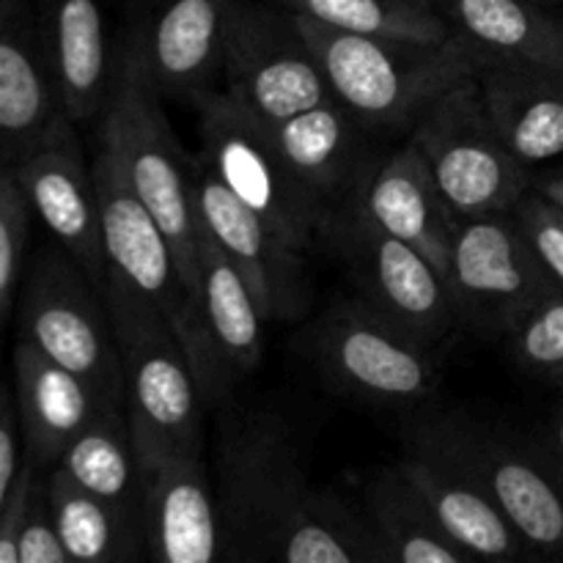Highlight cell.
Listing matches in <instances>:
<instances>
[{"instance_id": "277c9868", "label": "cell", "mask_w": 563, "mask_h": 563, "mask_svg": "<svg viewBox=\"0 0 563 563\" xmlns=\"http://www.w3.org/2000/svg\"><path fill=\"white\" fill-rule=\"evenodd\" d=\"M93 179H97L108 275L130 286L135 295H141L163 313L196 368L207 410L218 407L234 379L229 377L223 361L209 341L201 308L181 275L168 236L135 196L119 159L102 141L93 157Z\"/></svg>"}, {"instance_id": "d590c367", "label": "cell", "mask_w": 563, "mask_h": 563, "mask_svg": "<svg viewBox=\"0 0 563 563\" xmlns=\"http://www.w3.org/2000/svg\"><path fill=\"white\" fill-rule=\"evenodd\" d=\"M20 416H16V401L9 385L0 383V509L9 500L11 487L20 473Z\"/></svg>"}, {"instance_id": "4fadbf2b", "label": "cell", "mask_w": 563, "mask_h": 563, "mask_svg": "<svg viewBox=\"0 0 563 563\" xmlns=\"http://www.w3.org/2000/svg\"><path fill=\"white\" fill-rule=\"evenodd\" d=\"M533 559L563 561V476L533 440L506 438L462 412L434 416Z\"/></svg>"}, {"instance_id": "cb8c5ba5", "label": "cell", "mask_w": 563, "mask_h": 563, "mask_svg": "<svg viewBox=\"0 0 563 563\" xmlns=\"http://www.w3.org/2000/svg\"><path fill=\"white\" fill-rule=\"evenodd\" d=\"M366 132V126L335 97L273 126L275 143L291 174L330 212L335 203L350 201L363 170L368 168L363 163Z\"/></svg>"}, {"instance_id": "6da1fadb", "label": "cell", "mask_w": 563, "mask_h": 563, "mask_svg": "<svg viewBox=\"0 0 563 563\" xmlns=\"http://www.w3.org/2000/svg\"><path fill=\"white\" fill-rule=\"evenodd\" d=\"M124 374V410L141 471L203 456V401L196 368L163 313L108 275L102 286Z\"/></svg>"}, {"instance_id": "8fae6325", "label": "cell", "mask_w": 563, "mask_h": 563, "mask_svg": "<svg viewBox=\"0 0 563 563\" xmlns=\"http://www.w3.org/2000/svg\"><path fill=\"white\" fill-rule=\"evenodd\" d=\"M313 355L339 388L383 405H418L440 379L432 346L379 317L361 297L324 313L313 333Z\"/></svg>"}, {"instance_id": "7c38bea8", "label": "cell", "mask_w": 563, "mask_h": 563, "mask_svg": "<svg viewBox=\"0 0 563 563\" xmlns=\"http://www.w3.org/2000/svg\"><path fill=\"white\" fill-rule=\"evenodd\" d=\"M234 0H130L124 55L163 99L196 104L218 91Z\"/></svg>"}, {"instance_id": "ffe728a7", "label": "cell", "mask_w": 563, "mask_h": 563, "mask_svg": "<svg viewBox=\"0 0 563 563\" xmlns=\"http://www.w3.org/2000/svg\"><path fill=\"white\" fill-rule=\"evenodd\" d=\"M58 113L36 9L0 0V159L14 165Z\"/></svg>"}, {"instance_id": "1f68e13d", "label": "cell", "mask_w": 563, "mask_h": 563, "mask_svg": "<svg viewBox=\"0 0 563 563\" xmlns=\"http://www.w3.org/2000/svg\"><path fill=\"white\" fill-rule=\"evenodd\" d=\"M31 203L11 163L0 159V322H9L22 278Z\"/></svg>"}, {"instance_id": "484cf974", "label": "cell", "mask_w": 563, "mask_h": 563, "mask_svg": "<svg viewBox=\"0 0 563 563\" xmlns=\"http://www.w3.org/2000/svg\"><path fill=\"white\" fill-rule=\"evenodd\" d=\"M198 306L209 341L229 377L240 379L256 372L264 357L267 317L240 269L229 262L207 229L198 242Z\"/></svg>"}, {"instance_id": "ba28073f", "label": "cell", "mask_w": 563, "mask_h": 563, "mask_svg": "<svg viewBox=\"0 0 563 563\" xmlns=\"http://www.w3.org/2000/svg\"><path fill=\"white\" fill-rule=\"evenodd\" d=\"M20 339L80 374L104 401L124 405V374L108 306L58 242L38 253L22 286Z\"/></svg>"}, {"instance_id": "e0dca14e", "label": "cell", "mask_w": 563, "mask_h": 563, "mask_svg": "<svg viewBox=\"0 0 563 563\" xmlns=\"http://www.w3.org/2000/svg\"><path fill=\"white\" fill-rule=\"evenodd\" d=\"M396 465L416 484L443 531L473 561L533 559L473 467L449 443L434 416L421 418L407 429L405 454Z\"/></svg>"}, {"instance_id": "e575fe53", "label": "cell", "mask_w": 563, "mask_h": 563, "mask_svg": "<svg viewBox=\"0 0 563 563\" xmlns=\"http://www.w3.org/2000/svg\"><path fill=\"white\" fill-rule=\"evenodd\" d=\"M38 471L42 467L33 460L22 462L14 487L9 493V500L0 509V563H20L22 526H25L27 509H31L33 489H36V482L42 478Z\"/></svg>"}, {"instance_id": "ab89813d", "label": "cell", "mask_w": 563, "mask_h": 563, "mask_svg": "<svg viewBox=\"0 0 563 563\" xmlns=\"http://www.w3.org/2000/svg\"><path fill=\"white\" fill-rule=\"evenodd\" d=\"M0 333H3V322H0Z\"/></svg>"}, {"instance_id": "3957f363", "label": "cell", "mask_w": 563, "mask_h": 563, "mask_svg": "<svg viewBox=\"0 0 563 563\" xmlns=\"http://www.w3.org/2000/svg\"><path fill=\"white\" fill-rule=\"evenodd\" d=\"M214 493L225 563H280L289 537L322 498L289 429L267 412L223 423Z\"/></svg>"}, {"instance_id": "9a60e30c", "label": "cell", "mask_w": 563, "mask_h": 563, "mask_svg": "<svg viewBox=\"0 0 563 563\" xmlns=\"http://www.w3.org/2000/svg\"><path fill=\"white\" fill-rule=\"evenodd\" d=\"M192 187L201 225L240 269L267 322H297L311 302L306 251L236 201L201 154L192 157Z\"/></svg>"}, {"instance_id": "44dd1931", "label": "cell", "mask_w": 563, "mask_h": 563, "mask_svg": "<svg viewBox=\"0 0 563 563\" xmlns=\"http://www.w3.org/2000/svg\"><path fill=\"white\" fill-rule=\"evenodd\" d=\"M36 16L60 110L77 126L99 119L115 75L99 0H36Z\"/></svg>"}, {"instance_id": "836d02e7", "label": "cell", "mask_w": 563, "mask_h": 563, "mask_svg": "<svg viewBox=\"0 0 563 563\" xmlns=\"http://www.w3.org/2000/svg\"><path fill=\"white\" fill-rule=\"evenodd\" d=\"M20 563H69V555L60 544L58 528L53 522V511H49L47 489H44L42 478L33 489L31 509H27L25 526H22Z\"/></svg>"}, {"instance_id": "d6986e66", "label": "cell", "mask_w": 563, "mask_h": 563, "mask_svg": "<svg viewBox=\"0 0 563 563\" xmlns=\"http://www.w3.org/2000/svg\"><path fill=\"white\" fill-rule=\"evenodd\" d=\"M346 209L421 251L445 275L451 240L460 220L440 196L416 143L410 141L399 152L383 157L374 168L368 165L352 190Z\"/></svg>"}, {"instance_id": "7402d4cb", "label": "cell", "mask_w": 563, "mask_h": 563, "mask_svg": "<svg viewBox=\"0 0 563 563\" xmlns=\"http://www.w3.org/2000/svg\"><path fill=\"white\" fill-rule=\"evenodd\" d=\"M11 366L27 460L38 467L58 465L66 445L113 401H104L80 374L55 363L25 339H16Z\"/></svg>"}, {"instance_id": "d4e9b609", "label": "cell", "mask_w": 563, "mask_h": 563, "mask_svg": "<svg viewBox=\"0 0 563 563\" xmlns=\"http://www.w3.org/2000/svg\"><path fill=\"white\" fill-rule=\"evenodd\" d=\"M451 33L482 60L563 71V20L537 0H434Z\"/></svg>"}, {"instance_id": "ac0fdd59", "label": "cell", "mask_w": 563, "mask_h": 563, "mask_svg": "<svg viewBox=\"0 0 563 563\" xmlns=\"http://www.w3.org/2000/svg\"><path fill=\"white\" fill-rule=\"evenodd\" d=\"M143 544L159 563H225L223 517L203 456L141 471Z\"/></svg>"}, {"instance_id": "7a4b0ae2", "label": "cell", "mask_w": 563, "mask_h": 563, "mask_svg": "<svg viewBox=\"0 0 563 563\" xmlns=\"http://www.w3.org/2000/svg\"><path fill=\"white\" fill-rule=\"evenodd\" d=\"M295 16L333 97L366 130L416 126L434 99L476 77V58L456 36L423 44L346 33L302 14Z\"/></svg>"}, {"instance_id": "2e32d148", "label": "cell", "mask_w": 563, "mask_h": 563, "mask_svg": "<svg viewBox=\"0 0 563 563\" xmlns=\"http://www.w3.org/2000/svg\"><path fill=\"white\" fill-rule=\"evenodd\" d=\"M14 170L31 212L102 291L108 258L102 245L97 179L93 163H86L75 121L60 110L44 135L16 159Z\"/></svg>"}, {"instance_id": "8d00e7d4", "label": "cell", "mask_w": 563, "mask_h": 563, "mask_svg": "<svg viewBox=\"0 0 563 563\" xmlns=\"http://www.w3.org/2000/svg\"><path fill=\"white\" fill-rule=\"evenodd\" d=\"M533 443L539 445V451L553 462L555 471L563 476V401H559L555 410L550 412L548 423H544L542 432L533 438Z\"/></svg>"}, {"instance_id": "4dcf8cb0", "label": "cell", "mask_w": 563, "mask_h": 563, "mask_svg": "<svg viewBox=\"0 0 563 563\" xmlns=\"http://www.w3.org/2000/svg\"><path fill=\"white\" fill-rule=\"evenodd\" d=\"M509 355L531 377L563 388V291H550L509 333Z\"/></svg>"}, {"instance_id": "f546056e", "label": "cell", "mask_w": 563, "mask_h": 563, "mask_svg": "<svg viewBox=\"0 0 563 563\" xmlns=\"http://www.w3.org/2000/svg\"><path fill=\"white\" fill-rule=\"evenodd\" d=\"M295 14L363 36L407 38V42H449V22L434 0H269Z\"/></svg>"}, {"instance_id": "f35d334b", "label": "cell", "mask_w": 563, "mask_h": 563, "mask_svg": "<svg viewBox=\"0 0 563 563\" xmlns=\"http://www.w3.org/2000/svg\"><path fill=\"white\" fill-rule=\"evenodd\" d=\"M537 3H544V5H563V0H537Z\"/></svg>"}, {"instance_id": "d6a6232c", "label": "cell", "mask_w": 563, "mask_h": 563, "mask_svg": "<svg viewBox=\"0 0 563 563\" xmlns=\"http://www.w3.org/2000/svg\"><path fill=\"white\" fill-rule=\"evenodd\" d=\"M515 218L539 267L563 291V212L531 187L515 207Z\"/></svg>"}, {"instance_id": "f1b7e54d", "label": "cell", "mask_w": 563, "mask_h": 563, "mask_svg": "<svg viewBox=\"0 0 563 563\" xmlns=\"http://www.w3.org/2000/svg\"><path fill=\"white\" fill-rule=\"evenodd\" d=\"M44 489L69 561L130 563L146 559L141 522L82 489L60 467H49Z\"/></svg>"}, {"instance_id": "5b68a950", "label": "cell", "mask_w": 563, "mask_h": 563, "mask_svg": "<svg viewBox=\"0 0 563 563\" xmlns=\"http://www.w3.org/2000/svg\"><path fill=\"white\" fill-rule=\"evenodd\" d=\"M99 141L113 152L135 196L168 236L198 302V242L203 229L192 187V157L170 130L163 97L124 53L115 64L108 104L99 115Z\"/></svg>"}, {"instance_id": "4316f807", "label": "cell", "mask_w": 563, "mask_h": 563, "mask_svg": "<svg viewBox=\"0 0 563 563\" xmlns=\"http://www.w3.org/2000/svg\"><path fill=\"white\" fill-rule=\"evenodd\" d=\"M53 467H60L71 482L143 526L141 462L124 405L102 407V412L66 445L58 465Z\"/></svg>"}, {"instance_id": "52a82bcc", "label": "cell", "mask_w": 563, "mask_h": 563, "mask_svg": "<svg viewBox=\"0 0 563 563\" xmlns=\"http://www.w3.org/2000/svg\"><path fill=\"white\" fill-rule=\"evenodd\" d=\"M198 115L201 159L236 201L262 214L302 251L322 231L333 229V212L291 174L273 126L247 113L223 88L198 102Z\"/></svg>"}, {"instance_id": "30bf717a", "label": "cell", "mask_w": 563, "mask_h": 563, "mask_svg": "<svg viewBox=\"0 0 563 563\" xmlns=\"http://www.w3.org/2000/svg\"><path fill=\"white\" fill-rule=\"evenodd\" d=\"M460 324L506 335L559 286L544 275L515 212L460 220L445 267Z\"/></svg>"}, {"instance_id": "5bb4252c", "label": "cell", "mask_w": 563, "mask_h": 563, "mask_svg": "<svg viewBox=\"0 0 563 563\" xmlns=\"http://www.w3.org/2000/svg\"><path fill=\"white\" fill-rule=\"evenodd\" d=\"M335 229L344 240L361 300L379 317L432 350L460 328L449 280L432 258L352 209Z\"/></svg>"}, {"instance_id": "83f0119b", "label": "cell", "mask_w": 563, "mask_h": 563, "mask_svg": "<svg viewBox=\"0 0 563 563\" xmlns=\"http://www.w3.org/2000/svg\"><path fill=\"white\" fill-rule=\"evenodd\" d=\"M366 520L385 555L401 563H467L473 561L432 515L416 484L399 465L385 467L366 489Z\"/></svg>"}, {"instance_id": "9c48e42d", "label": "cell", "mask_w": 563, "mask_h": 563, "mask_svg": "<svg viewBox=\"0 0 563 563\" xmlns=\"http://www.w3.org/2000/svg\"><path fill=\"white\" fill-rule=\"evenodd\" d=\"M223 91L267 126L333 99L330 82L284 5L234 0L223 53Z\"/></svg>"}, {"instance_id": "74e56055", "label": "cell", "mask_w": 563, "mask_h": 563, "mask_svg": "<svg viewBox=\"0 0 563 563\" xmlns=\"http://www.w3.org/2000/svg\"><path fill=\"white\" fill-rule=\"evenodd\" d=\"M531 187L563 212V174H550L542 176V179H533Z\"/></svg>"}, {"instance_id": "8992f818", "label": "cell", "mask_w": 563, "mask_h": 563, "mask_svg": "<svg viewBox=\"0 0 563 563\" xmlns=\"http://www.w3.org/2000/svg\"><path fill=\"white\" fill-rule=\"evenodd\" d=\"M412 143L456 220L515 212L531 190V170L495 132L476 77L449 88L423 110Z\"/></svg>"}, {"instance_id": "603a6c76", "label": "cell", "mask_w": 563, "mask_h": 563, "mask_svg": "<svg viewBox=\"0 0 563 563\" xmlns=\"http://www.w3.org/2000/svg\"><path fill=\"white\" fill-rule=\"evenodd\" d=\"M484 108L500 141L533 170L563 154V71L515 60L476 64Z\"/></svg>"}]
</instances>
